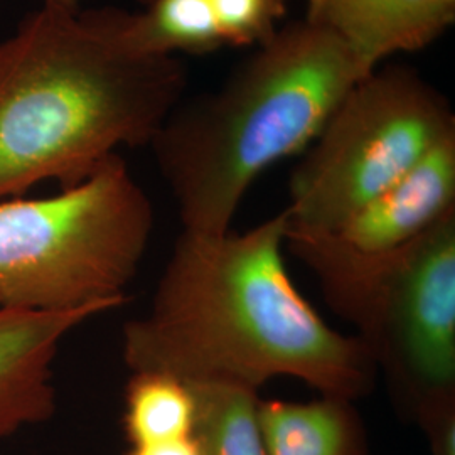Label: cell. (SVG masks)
Here are the masks:
<instances>
[{"instance_id":"cell-1","label":"cell","mask_w":455,"mask_h":455,"mask_svg":"<svg viewBox=\"0 0 455 455\" xmlns=\"http://www.w3.org/2000/svg\"><path fill=\"white\" fill-rule=\"evenodd\" d=\"M287 212L244 233L180 231L144 315L124 325L132 373L259 391L278 376L323 396L371 395L378 371L356 336L325 324L283 260Z\"/></svg>"},{"instance_id":"cell-2","label":"cell","mask_w":455,"mask_h":455,"mask_svg":"<svg viewBox=\"0 0 455 455\" xmlns=\"http://www.w3.org/2000/svg\"><path fill=\"white\" fill-rule=\"evenodd\" d=\"M186 84L180 58L120 39L114 7L43 4L0 41V201L73 188L120 147L150 146Z\"/></svg>"},{"instance_id":"cell-3","label":"cell","mask_w":455,"mask_h":455,"mask_svg":"<svg viewBox=\"0 0 455 455\" xmlns=\"http://www.w3.org/2000/svg\"><path fill=\"white\" fill-rule=\"evenodd\" d=\"M370 73L332 34L300 19L253 48L216 90L180 100L148 147L182 229L229 231L251 184L300 156Z\"/></svg>"},{"instance_id":"cell-4","label":"cell","mask_w":455,"mask_h":455,"mask_svg":"<svg viewBox=\"0 0 455 455\" xmlns=\"http://www.w3.org/2000/svg\"><path fill=\"white\" fill-rule=\"evenodd\" d=\"M285 246L356 327L402 420L419 425L455 405V212L388 251L364 253L289 223Z\"/></svg>"},{"instance_id":"cell-5","label":"cell","mask_w":455,"mask_h":455,"mask_svg":"<svg viewBox=\"0 0 455 455\" xmlns=\"http://www.w3.org/2000/svg\"><path fill=\"white\" fill-rule=\"evenodd\" d=\"M154 221L120 154L58 195L0 201V309L122 307Z\"/></svg>"},{"instance_id":"cell-6","label":"cell","mask_w":455,"mask_h":455,"mask_svg":"<svg viewBox=\"0 0 455 455\" xmlns=\"http://www.w3.org/2000/svg\"><path fill=\"white\" fill-rule=\"evenodd\" d=\"M451 135L449 98L413 68L378 66L346 92L300 154L289 180V227L336 231Z\"/></svg>"},{"instance_id":"cell-7","label":"cell","mask_w":455,"mask_h":455,"mask_svg":"<svg viewBox=\"0 0 455 455\" xmlns=\"http://www.w3.org/2000/svg\"><path fill=\"white\" fill-rule=\"evenodd\" d=\"M137 12L115 9L122 41L140 54H210L257 48L282 28L291 0H142Z\"/></svg>"},{"instance_id":"cell-8","label":"cell","mask_w":455,"mask_h":455,"mask_svg":"<svg viewBox=\"0 0 455 455\" xmlns=\"http://www.w3.org/2000/svg\"><path fill=\"white\" fill-rule=\"evenodd\" d=\"M100 314L0 309V439L54 415V359L66 336Z\"/></svg>"},{"instance_id":"cell-9","label":"cell","mask_w":455,"mask_h":455,"mask_svg":"<svg viewBox=\"0 0 455 455\" xmlns=\"http://www.w3.org/2000/svg\"><path fill=\"white\" fill-rule=\"evenodd\" d=\"M455 212V135L443 139L331 235L364 251H388Z\"/></svg>"},{"instance_id":"cell-10","label":"cell","mask_w":455,"mask_h":455,"mask_svg":"<svg viewBox=\"0 0 455 455\" xmlns=\"http://www.w3.org/2000/svg\"><path fill=\"white\" fill-rule=\"evenodd\" d=\"M304 19L373 71L395 54L439 41L455 24V0H307Z\"/></svg>"},{"instance_id":"cell-11","label":"cell","mask_w":455,"mask_h":455,"mask_svg":"<svg viewBox=\"0 0 455 455\" xmlns=\"http://www.w3.org/2000/svg\"><path fill=\"white\" fill-rule=\"evenodd\" d=\"M356 402L319 396L310 402L259 400L267 455H370Z\"/></svg>"},{"instance_id":"cell-12","label":"cell","mask_w":455,"mask_h":455,"mask_svg":"<svg viewBox=\"0 0 455 455\" xmlns=\"http://www.w3.org/2000/svg\"><path fill=\"white\" fill-rule=\"evenodd\" d=\"M124 432L129 445H146L195 435L193 388L171 374L132 373L124 395Z\"/></svg>"},{"instance_id":"cell-13","label":"cell","mask_w":455,"mask_h":455,"mask_svg":"<svg viewBox=\"0 0 455 455\" xmlns=\"http://www.w3.org/2000/svg\"><path fill=\"white\" fill-rule=\"evenodd\" d=\"M189 387L196 396L195 434L201 455H267L257 413L259 391L220 383Z\"/></svg>"},{"instance_id":"cell-14","label":"cell","mask_w":455,"mask_h":455,"mask_svg":"<svg viewBox=\"0 0 455 455\" xmlns=\"http://www.w3.org/2000/svg\"><path fill=\"white\" fill-rule=\"evenodd\" d=\"M417 427L427 437L430 455H455V405L427 415Z\"/></svg>"},{"instance_id":"cell-15","label":"cell","mask_w":455,"mask_h":455,"mask_svg":"<svg viewBox=\"0 0 455 455\" xmlns=\"http://www.w3.org/2000/svg\"><path fill=\"white\" fill-rule=\"evenodd\" d=\"M125 455H201L195 435L146 445H131Z\"/></svg>"},{"instance_id":"cell-16","label":"cell","mask_w":455,"mask_h":455,"mask_svg":"<svg viewBox=\"0 0 455 455\" xmlns=\"http://www.w3.org/2000/svg\"><path fill=\"white\" fill-rule=\"evenodd\" d=\"M80 2L82 0H43L44 5H51V7H58L63 11H80Z\"/></svg>"}]
</instances>
